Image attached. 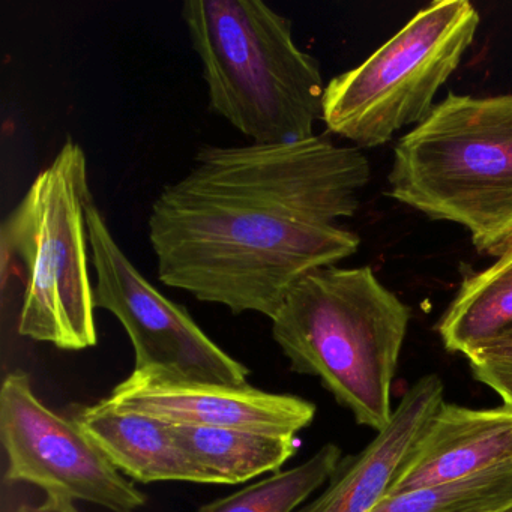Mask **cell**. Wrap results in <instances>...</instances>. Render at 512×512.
<instances>
[{
	"label": "cell",
	"mask_w": 512,
	"mask_h": 512,
	"mask_svg": "<svg viewBox=\"0 0 512 512\" xmlns=\"http://www.w3.org/2000/svg\"><path fill=\"white\" fill-rule=\"evenodd\" d=\"M0 439L8 481L112 512H136L146 503L145 494L107 460L76 419L44 406L23 371L8 374L2 383Z\"/></svg>",
	"instance_id": "8"
},
{
	"label": "cell",
	"mask_w": 512,
	"mask_h": 512,
	"mask_svg": "<svg viewBox=\"0 0 512 512\" xmlns=\"http://www.w3.org/2000/svg\"><path fill=\"white\" fill-rule=\"evenodd\" d=\"M181 17L212 112L257 145L316 136L326 86L287 17L260 0H187Z\"/></svg>",
	"instance_id": "3"
},
{
	"label": "cell",
	"mask_w": 512,
	"mask_h": 512,
	"mask_svg": "<svg viewBox=\"0 0 512 512\" xmlns=\"http://www.w3.org/2000/svg\"><path fill=\"white\" fill-rule=\"evenodd\" d=\"M104 400L164 424L236 428L280 437H296L316 416V406L296 395L250 385L188 382L151 370H134Z\"/></svg>",
	"instance_id": "9"
},
{
	"label": "cell",
	"mask_w": 512,
	"mask_h": 512,
	"mask_svg": "<svg viewBox=\"0 0 512 512\" xmlns=\"http://www.w3.org/2000/svg\"><path fill=\"white\" fill-rule=\"evenodd\" d=\"M502 512H512V505H509L508 508L503 509Z\"/></svg>",
	"instance_id": "20"
},
{
	"label": "cell",
	"mask_w": 512,
	"mask_h": 512,
	"mask_svg": "<svg viewBox=\"0 0 512 512\" xmlns=\"http://www.w3.org/2000/svg\"><path fill=\"white\" fill-rule=\"evenodd\" d=\"M340 464L341 449L326 443L304 463L206 503L197 512H296L314 491L334 478Z\"/></svg>",
	"instance_id": "15"
},
{
	"label": "cell",
	"mask_w": 512,
	"mask_h": 512,
	"mask_svg": "<svg viewBox=\"0 0 512 512\" xmlns=\"http://www.w3.org/2000/svg\"><path fill=\"white\" fill-rule=\"evenodd\" d=\"M443 400L436 374L421 377L401 398L373 442L343 463L331 485L296 512H371L391 496L395 482L424 437Z\"/></svg>",
	"instance_id": "10"
},
{
	"label": "cell",
	"mask_w": 512,
	"mask_h": 512,
	"mask_svg": "<svg viewBox=\"0 0 512 512\" xmlns=\"http://www.w3.org/2000/svg\"><path fill=\"white\" fill-rule=\"evenodd\" d=\"M478 26L469 0H436L422 8L359 67L326 85L322 121L329 133L376 148L397 131L421 124Z\"/></svg>",
	"instance_id": "6"
},
{
	"label": "cell",
	"mask_w": 512,
	"mask_h": 512,
	"mask_svg": "<svg viewBox=\"0 0 512 512\" xmlns=\"http://www.w3.org/2000/svg\"><path fill=\"white\" fill-rule=\"evenodd\" d=\"M170 428L199 467L205 484H241L268 472H280L298 449L296 437L196 425Z\"/></svg>",
	"instance_id": "13"
},
{
	"label": "cell",
	"mask_w": 512,
	"mask_h": 512,
	"mask_svg": "<svg viewBox=\"0 0 512 512\" xmlns=\"http://www.w3.org/2000/svg\"><path fill=\"white\" fill-rule=\"evenodd\" d=\"M512 505V463L388 497L371 512H502Z\"/></svg>",
	"instance_id": "16"
},
{
	"label": "cell",
	"mask_w": 512,
	"mask_h": 512,
	"mask_svg": "<svg viewBox=\"0 0 512 512\" xmlns=\"http://www.w3.org/2000/svg\"><path fill=\"white\" fill-rule=\"evenodd\" d=\"M389 197L460 224L479 251L512 245V94H449L398 140Z\"/></svg>",
	"instance_id": "4"
},
{
	"label": "cell",
	"mask_w": 512,
	"mask_h": 512,
	"mask_svg": "<svg viewBox=\"0 0 512 512\" xmlns=\"http://www.w3.org/2000/svg\"><path fill=\"white\" fill-rule=\"evenodd\" d=\"M367 157L323 136L280 145L203 146L149 214L158 280L233 314L274 319L311 272L358 251L337 226L358 209Z\"/></svg>",
	"instance_id": "1"
},
{
	"label": "cell",
	"mask_w": 512,
	"mask_h": 512,
	"mask_svg": "<svg viewBox=\"0 0 512 512\" xmlns=\"http://www.w3.org/2000/svg\"><path fill=\"white\" fill-rule=\"evenodd\" d=\"M88 158L68 139L2 224V253L23 263L19 334L62 350L97 346L86 211Z\"/></svg>",
	"instance_id": "5"
},
{
	"label": "cell",
	"mask_w": 512,
	"mask_h": 512,
	"mask_svg": "<svg viewBox=\"0 0 512 512\" xmlns=\"http://www.w3.org/2000/svg\"><path fill=\"white\" fill-rule=\"evenodd\" d=\"M14 512H79L73 500L47 494L46 499L37 505H20Z\"/></svg>",
	"instance_id": "19"
},
{
	"label": "cell",
	"mask_w": 512,
	"mask_h": 512,
	"mask_svg": "<svg viewBox=\"0 0 512 512\" xmlns=\"http://www.w3.org/2000/svg\"><path fill=\"white\" fill-rule=\"evenodd\" d=\"M95 307L121 322L136 353L134 370H151L188 382L247 386L250 370L205 334L182 305L152 286L121 245L94 200L86 211Z\"/></svg>",
	"instance_id": "7"
},
{
	"label": "cell",
	"mask_w": 512,
	"mask_h": 512,
	"mask_svg": "<svg viewBox=\"0 0 512 512\" xmlns=\"http://www.w3.org/2000/svg\"><path fill=\"white\" fill-rule=\"evenodd\" d=\"M467 359L470 365L512 364V328Z\"/></svg>",
	"instance_id": "18"
},
{
	"label": "cell",
	"mask_w": 512,
	"mask_h": 512,
	"mask_svg": "<svg viewBox=\"0 0 512 512\" xmlns=\"http://www.w3.org/2000/svg\"><path fill=\"white\" fill-rule=\"evenodd\" d=\"M512 328V245L484 271L470 275L437 325L448 352L469 358Z\"/></svg>",
	"instance_id": "14"
},
{
	"label": "cell",
	"mask_w": 512,
	"mask_h": 512,
	"mask_svg": "<svg viewBox=\"0 0 512 512\" xmlns=\"http://www.w3.org/2000/svg\"><path fill=\"white\" fill-rule=\"evenodd\" d=\"M508 463H512V406L472 409L443 403L389 497Z\"/></svg>",
	"instance_id": "11"
},
{
	"label": "cell",
	"mask_w": 512,
	"mask_h": 512,
	"mask_svg": "<svg viewBox=\"0 0 512 512\" xmlns=\"http://www.w3.org/2000/svg\"><path fill=\"white\" fill-rule=\"evenodd\" d=\"M410 316L370 266H329L290 290L272 337L293 371L317 377L359 425L379 433L394 412L392 383Z\"/></svg>",
	"instance_id": "2"
},
{
	"label": "cell",
	"mask_w": 512,
	"mask_h": 512,
	"mask_svg": "<svg viewBox=\"0 0 512 512\" xmlns=\"http://www.w3.org/2000/svg\"><path fill=\"white\" fill-rule=\"evenodd\" d=\"M473 377L496 392L503 404L512 406V364L470 365Z\"/></svg>",
	"instance_id": "17"
},
{
	"label": "cell",
	"mask_w": 512,
	"mask_h": 512,
	"mask_svg": "<svg viewBox=\"0 0 512 512\" xmlns=\"http://www.w3.org/2000/svg\"><path fill=\"white\" fill-rule=\"evenodd\" d=\"M107 460L136 481H188L205 484L202 472L179 445L169 424L118 409L101 400L76 416Z\"/></svg>",
	"instance_id": "12"
}]
</instances>
